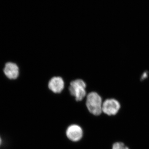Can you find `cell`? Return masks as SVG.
Returning <instances> with one entry per match:
<instances>
[{"mask_svg":"<svg viewBox=\"0 0 149 149\" xmlns=\"http://www.w3.org/2000/svg\"><path fill=\"white\" fill-rule=\"evenodd\" d=\"M102 99L99 93L92 91L87 94L85 105L91 114L94 116L100 115L102 113Z\"/></svg>","mask_w":149,"mask_h":149,"instance_id":"cell-1","label":"cell"},{"mask_svg":"<svg viewBox=\"0 0 149 149\" xmlns=\"http://www.w3.org/2000/svg\"><path fill=\"white\" fill-rule=\"evenodd\" d=\"M87 84L82 79H75L70 83L68 91L71 96L74 98L75 101H82L87 95Z\"/></svg>","mask_w":149,"mask_h":149,"instance_id":"cell-2","label":"cell"},{"mask_svg":"<svg viewBox=\"0 0 149 149\" xmlns=\"http://www.w3.org/2000/svg\"><path fill=\"white\" fill-rule=\"evenodd\" d=\"M67 138L71 142L77 143L83 139L84 136L83 128L77 124H72L67 128L65 132Z\"/></svg>","mask_w":149,"mask_h":149,"instance_id":"cell-3","label":"cell"},{"mask_svg":"<svg viewBox=\"0 0 149 149\" xmlns=\"http://www.w3.org/2000/svg\"><path fill=\"white\" fill-rule=\"evenodd\" d=\"M120 104L116 99H107L103 102L102 111L108 116L115 115L120 108Z\"/></svg>","mask_w":149,"mask_h":149,"instance_id":"cell-4","label":"cell"},{"mask_svg":"<svg viewBox=\"0 0 149 149\" xmlns=\"http://www.w3.org/2000/svg\"><path fill=\"white\" fill-rule=\"evenodd\" d=\"M48 88L54 94H60L64 89V80L60 76H54L49 80L48 83Z\"/></svg>","mask_w":149,"mask_h":149,"instance_id":"cell-5","label":"cell"},{"mask_svg":"<svg viewBox=\"0 0 149 149\" xmlns=\"http://www.w3.org/2000/svg\"><path fill=\"white\" fill-rule=\"evenodd\" d=\"M4 72L6 77L10 79H16L19 74V68L16 64L9 62L6 64Z\"/></svg>","mask_w":149,"mask_h":149,"instance_id":"cell-6","label":"cell"},{"mask_svg":"<svg viewBox=\"0 0 149 149\" xmlns=\"http://www.w3.org/2000/svg\"><path fill=\"white\" fill-rule=\"evenodd\" d=\"M112 149H129L128 147L125 146L124 144L122 143H115L113 144L112 146Z\"/></svg>","mask_w":149,"mask_h":149,"instance_id":"cell-7","label":"cell"},{"mask_svg":"<svg viewBox=\"0 0 149 149\" xmlns=\"http://www.w3.org/2000/svg\"><path fill=\"white\" fill-rule=\"evenodd\" d=\"M1 138H0V145H1Z\"/></svg>","mask_w":149,"mask_h":149,"instance_id":"cell-8","label":"cell"}]
</instances>
